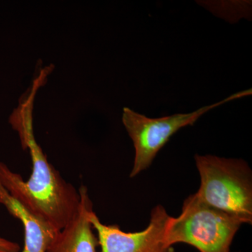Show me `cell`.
Here are the masks:
<instances>
[{"label":"cell","mask_w":252,"mask_h":252,"mask_svg":"<svg viewBox=\"0 0 252 252\" xmlns=\"http://www.w3.org/2000/svg\"><path fill=\"white\" fill-rule=\"evenodd\" d=\"M36 89L20 102L9 118L17 131L23 148L29 149L32 171L28 181L0 162V183L23 206L46 220L55 229L62 230L75 216L80 205L79 190L68 183L50 163L36 142L32 127V109Z\"/></svg>","instance_id":"6da1fadb"},{"label":"cell","mask_w":252,"mask_h":252,"mask_svg":"<svg viewBox=\"0 0 252 252\" xmlns=\"http://www.w3.org/2000/svg\"><path fill=\"white\" fill-rule=\"evenodd\" d=\"M200 176L197 198L209 206L252 222V176L245 160L213 155L195 156Z\"/></svg>","instance_id":"7a4b0ae2"},{"label":"cell","mask_w":252,"mask_h":252,"mask_svg":"<svg viewBox=\"0 0 252 252\" xmlns=\"http://www.w3.org/2000/svg\"><path fill=\"white\" fill-rule=\"evenodd\" d=\"M242 224L239 219L209 206L194 193L184 202L180 216L170 217L165 241L169 247L188 244L200 252H230Z\"/></svg>","instance_id":"3957f363"},{"label":"cell","mask_w":252,"mask_h":252,"mask_svg":"<svg viewBox=\"0 0 252 252\" xmlns=\"http://www.w3.org/2000/svg\"><path fill=\"white\" fill-rule=\"evenodd\" d=\"M251 94L250 90L242 91L216 103L204 106L194 112L154 119L125 107L123 111L122 122L133 142L135 151L133 168L130 175L131 178L150 167L158 153L180 129L193 126L202 116L211 109Z\"/></svg>","instance_id":"277c9868"},{"label":"cell","mask_w":252,"mask_h":252,"mask_svg":"<svg viewBox=\"0 0 252 252\" xmlns=\"http://www.w3.org/2000/svg\"><path fill=\"white\" fill-rule=\"evenodd\" d=\"M88 217L97 231L101 252H175L172 247L165 243L170 216L162 205H157L152 210L148 226L135 233H126L117 225L103 224L93 210Z\"/></svg>","instance_id":"5b68a950"},{"label":"cell","mask_w":252,"mask_h":252,"mask_svg":"<svg viewBox=\"0 0 252 252\" xmlns=\"http://www.w3.org/2000/svg\"><path fill=\"white\" fill-rule=\"evenodd\" d=\"M79 193L81 200L77 213L60 230L46 252H96L98 239L88 217L93 210L92 201L84 186H81Z\"/></svg>","instance_id":"8992f818"},{"label":"cell","mask_w":252,"mask_h":252,"mask_svg":"<svg viewBox=\"0 0 252 252\" xmlns=\"http://www.w3.org/2000/svg\"><path fill=\"white\" fill-rule=\"evenodd\" d=\"M0 204L22 223L25 245L21 252H46L60 230L55 229L46 220L35 216L10 195L0 183Z\"/></svg>","instance_id":"52a82bcc"},{"label":"cell","mask_w":252,"mask_h":252,"mask_svg":"<svg viewBox=\"0 0 252 252\" xmlns=\"http://www.w3.org/2000/svg\"><path fill=\"white\" fill-rule=\"evenodd\" d=\"M21 247L18 243L10 241L0 237V252H21Z\"/></svg>","instance_id":"ba28073f"}]
</instances>
